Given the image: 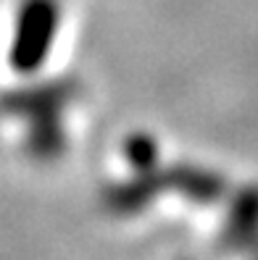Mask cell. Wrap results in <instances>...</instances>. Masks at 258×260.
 I'll use <instances>...</instances> for the list:
<instances>
[{
	"mask_svg": "<svg viewBox=\"0 0 258 260\" xmlns=\"http://www.w3.org/2000/svg\"><path fill=\"white\" fill-rule=\"evenodd\" d=\"M221 244L230 252H248L258 244V189L237 194L221 229Z\"/></svg>",
	"mask_w": 258,
	"mask_h": 260,
	"instance_id": "obj_1",
	"label": "cell"
},
{
	"mask_svg": "<svg viewBox=\"0 0 258 260\" xmlns=\"http://www.w3.org/2000/svg\"><path fill=\"white\" fill-rule=\"evenodd\" d=\"M255 260H258V250H255Z\"/></svg>",
	"mask_w": 258,
	"mask_h": 260,
	"instance_id": "obj_2",
	"label": "cell"
}]
</instances>
